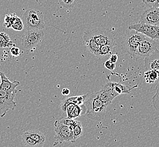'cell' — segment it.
I'll list each match as a JSON object with an SVG mask.
<instances>
[{
    "instance_id": "6da1fadb",
    "label": "cell",
    "mask_w": 159,
    "mask_h": 147,
    "mask_svg": "<svg viewBox=\"0 0 159 147\" xmlns=\"http://www.w3.org/2000/svg\"><path fill=\"white\" fill-rule=\"evenodd\" d=\"M84 105L86 107V116L95 121L103 120L107 105L99 97L97 92L86 95Z\"/></svg>"
},
{
    "instance_id": "7a4b0ae2",
    "label": "cell",
    "mask_w": 159,
    "mask_h": 147,
    "mask_svg": "<svg viewBox=\"0 0 159 147\" xmlns=\"http://www.w3.org/2000/svg\"><path fill=\"white\" fill-rule=\"evenodd\" d=\"M92 38L99 45H108L117 46L115 35L108 28H97L93 30H86L84 32L83 39Z\"/></svg>"
},
{
    "instance_id": "3957f363",
    "label": "cell",
    "mask_w": 159,
    "mask_h": 147,
    "mask_svg": "<svg viewBox=\"0 0 159 147\" xmlns=\"http://www.w3.org/2000/svg\"><path fill=\"white\" fill-rule=\"evenodd\" d=\"M22 21L26 30H43L45 27L43 13L34 9H29L24 12Z\"/></svg>"
},
{
    "instance_id": "277c9868",
    "label": "cell",
    "mask_w": 159,
    "mask_h": 147,
    "mask_svg": "<svg viewBox=\"0 0 159 147\" xmlns=\"http://www.w3.org/2000/svg\"><path fill=\"white\" fill-rule=\"evenodd\" d=\"M44 38L43 30H26L21 36V45L27 50L33 49Z\"/></svg>"
},
{
    "instance_id": "5b68a950",
    "label": "cell",
    "mask_w": 159,
    "mask_h": 147,
    "mask_svg": "<svg viewBox=\"0 0 159 147\" xmlns=\"http://www.w3.org/2000/svg\"><path fill=\"white\" fill-rule=\"evenodd\" d=\"M146 37L140 32L132 30H129L126 32L125 41L126 48L128 52L132 57H135L141 41Z\"/></svg>"
},
{
    "instance_id": "8992f818",
    "label": "cell",
    "mask_w": 159,
    "mask_h": 147,
    "mask_svg": "<svg viewBox=\"0 0 159 147\" xmlns=\"http://www.w3.org/2000/svg\"><path fill=\"white\" fill-rule=\"evenodd\" d=\"M55 143L56 144H61L65 141H70L75 143L73 131L68 127L62 123L60 122L59 120L55 122Z\"/></svg>"
},
{
    "instance_id": "52a82bcc",
    "label": "cell",
    "mask_w": 159,
    "mask_h": 147,
    "mask_svg": "<svg viewBox=\"0 0 159 147\" xmlns=\"http://www.w3.org/2000/svg\"><path fill=\"white\" fill-rule=\"evenodd\" d=\"M128 29L137 31L153 40H159V25H150L139 22L138 23L130 25Z\"/></svg>"
},
{
    "instance_id": "ba28073f",
    "label": "cell",
    "mask_w": 159,
    "mask_h": 147,
    "mask_svg": "<svg viewBox=\"0 0 159 147\" xmlns=\"http://www.w3.org/2000/svg\"><path fill=\"white\" fill-rule=\"evenodd\" d=\"M156 49V41L146 36L141 41L135 53V56L146 58L152 54Z\"/></svg>"
},
{
    "instance_id": "9c48e42d",
    "label": "cell",
    "mask_w": 159,
    "mask_h": 147,
    "mask_svg": "<svg viewBox=\"0 0 159 147\" xmlns=\"http://www.w3.org/2000/svg\"><path fill=\"white\" fill-rule=\"evenodd\" d=\"M139 22L159 26V7H152L144 11L141 14Z\"/></svg>"
},
{
    "instance_id": "30bf717a",
    "label": "cell",
    "mask_w": 159,
    "mask_h": 147,
    "mask_svg": "<svg viewBox=\"0 0 159 147\" xmlns=\"http://www.w3.org/2000/svg\"><path fill=\"white\" fill-rule=\"evenodd\" d=\"M99 97L104 102L107 106L112 102L114 98L119 95L113 91L110 82L107 83L99 91L97 92Z\"/></svg>"
},
{
    "instance_id": "8fae6325",
    "label": "cell",
    "mask_w": 159,
    "mask_h": 147,
    "mask_svg": "<svg viewBox=\"0 0 159 147\" xmlns=\"http://www.w3.org/2000/svg\"><path fill=\"white\" fill-rule=\"evenodd\" d=\"M144 66L146 70L159 71V50L156 49L152 54L144 58Z\"/></svg>"
},
{
    "instance_id": "7c38bea8",
    "label": "cell",
    "mask_w": 159,
    "mask_h": 147,
    "mask_svg": "<svg viewBox=\"0 0 159 147\" xmlns=\"http://www.w3.org/2000/svg\"><path fill=\"white\" fill-rule=\"evenodd\" d=\"M1 83H0V89H2L6 91L12 92L16 90V88L20 85V82L16 80L11 82L3 72L1 71Z\"/></svg>"
},
{
    "instance_id": "4fadbf2b",
    "label": "cell",
    "mask_w": 159,
    "mask_h": 147,
    "mask_svg": "<svg viewBox=\"0 0 159 147\" xmlns=\"http://www.w3.org/2000/svg\"><path fill=\"white\" fill-rule=\"evenodd\" d=\"M16 104L14 100H9L0 97V117L2 118L6 115L7 111L14 110Z\"/></svg>"
},
{
    "instance_id": "5bb4252c",
    "label": "cell",
    "mask_w": 159,
    "mask_h": 147,
    "mask_svg": "<svg viewBox=\"0 0 159 147\" xmlns=\"http://www.w3.org/2000/svg\"><path fill=\"white\" fill-rule=\"evenodd\" d=\"M84 43L89 51L92 53L93 55L98 57L100 45H99L98 43L95 41V40L92 38L84 39Z\"/></svg>"
},
{
    "instance_id": "9a60e30c",
    "label": "cell",
    "mask_w": 159,
    "mask_h": 147,
    "mask_svg": "<svg viewBox=\"0 0 159 147\" xmlns=\"http://www.w3.org/2000/svg\"><path fill=\"white\" fill-rule=\"evenodd\" d=\"M25 132L36 141L40 147H43L46 140V138L41 132L39 130H31Z\"/></svg>"
},
{
    "instance_id": "2e32d148",
    "label": "cell",
    "mask_w": 159,
    "mask_h": 147,
    "mask_svg": "<svg viewBox=\"0 0 159 147\" xmlns=\"http://www.w3.org/2000/svg\"><path fill=\"white\" fill-rule=\"evenodd\" d=\"M111 87L112 88L113 91L116 93L118 95H121L122 93H129L130 91L134 87H137V86L133 87L132 88H130L128 86L123 85L120 83H113L110 82Z\"/></svg>"
},
{
    "instance_id": "e0dca14e",
    "label": "cell",
    "mask_w": 159,
    "mask_h": 147,
    "mask_svg": "<svg viewBox=\"0 0 159 147\" xmlns=\"http://www.w3.org/2000/svg\"><path fill=\"white\" fill-rule=\"evenodd\" d=\"M116 47L117 46L108 45H100L98 58H106L108 55L110 56L115 52Z\"/></svg>"
},
{
    "instance_id": "ac0fdd59",
    "label": "cell",
    "mask_w": 159,
    "mask_h": 147,
    "mask_svg": "<svg viewBox=\"0 0 159 147\" xmlns=\"http://www.w3.org/2000/svg\"><path fill=\"white\" fill-rule=\"evenodd\" d=\"M15 44L10 40L9 36L5 32H0V48H11Z\"/></svg>"
},
{
    "instance_id": "d6986e66",
    "label": "cell",
    "mask_w": 159,
    "mask_h": 147,
    "mask_svg": "<svg viewBox=\"0 0 159 147\" xmlns=\"http://www.w3.org/2000/svg\"><path fill=\"white\" fill-rule=\"evenodd\" d=\"M144 78L148 84H153L158 79V75L156 71L153 70H146L144 73Z\"/></svg>"
},
{
    "instance_id": "ffe728a7",
    "label": "cell",
    "mask_w": 159,
    "mask_h": 147,
    "mask_svg": "<svg viewBox=\"0 0 159 147\" xmlns=\"http://www.w3.org/2000/svg\"><path fill=\"white\" fill-rule=\"evenodd\" d=\"M22 142L25 147H40V145L25 132L22 134Z\"/></svg>"
},
{
    "instance_id": "44dd1931",
    "label": "cell",
    "mask_w": 159,
    "mask_h": 147,
    "mask_svg": "<svg viewBox=\"0 0 159 147\" xmlns=\"http://www.w3.org/2000/svg\"><path fill=\"white\" fill-rule=\"evenodd\" d=\"M11 28L16 31H21L24 28V25L22 21V19L16 16L15 13H14V17L12 19V24Z\"/></svg>"
},
{
    "instance_id": "7402d4cb",
    "label": "cell",
    "mask_w": 159,
    "mask_h": 147,
    "mask_svg": "<svg viewBox=\"0 0 159 147\" xmlns=\"http://www.w3.org/2000/svg\"><path fill=\"white\" fill-rule=\"evenodd\" d=\"M73 134H74V139L75 142L83 135V125H82V123L79 121H77L75 126H74V129H73Z\"/></svg>"
},
{
    "instance_id": "603a6c76",
    "label": "cell",
    "mask_w": 159,
    "mask_h": 147,
    "mask_svg": "<svg viewBox=\"0 0 159 147\" xmlns=\"http://www.w3.org/2000/svg\"><path fill=\"white\" fill-rule=\"evenodd\" d=\"M83 105H76L73 110H72L71 113L70 114V115L68 116V118L70 119H74L84 114V113L83 112V110H84L83 109Z\"/></svg>"
},
{
    "instance_id": "cb8c5ba5",
    "label": "cell",
    "mask_w": 159,
    "mask_h": 147,
    "mask_svg": "<svg viewBox=\"0 0 159 147\" xmlns=\"http://www.w3.org/2000/svg\"><path fill=\"white\" fill-rule=\"evenodd\" d=\"M152 105L154 109L159 113V80L156 86V93L152 97Z\"/></svg>"
},
{
    "instance_id": "d4e9b609",
    "label": "cell",
    "mask_w": 159,
    "mask_h": 147,
    "mask_svg": "<svg viewBox=\"0 0 159 147\" xmlns=\"http://www.w3.org/2000/svg\"><path fill=\"white\" fill-rule=\"evenodd\" d=\"M86 97V95L74 96V97L66 98V99L68 101L73 102L75 104L77 105H83L84 104Z\"/></svg>"
},
{
    "instance_id": "484cf974",
    "label": "cell",
    "mask_w": 159,
    "mask_h": 147,
    "mask_svg": "<svg viewBox=\"0 0 159 147\" xmlns=\"http://www.w3.org/2000/svg\"><path fill=\"white\" fill-rule=\"evenodd\" d=\"M58 120L60 122L62 123L64 125L68 126L72 131H73L74 126H75V125L76 124L77 122L76 121L74 120V119H70L68 117H63Z\"/></svg>"
},
{
    "instance_id": "4316f807",
    "label": "cell",
    "mask_w": 159,
    "mask_h": 147,
    "mask_svg": "<svg viewBox=\"0 0 159 147\" xmlns=\"http://www.w3.org/2000/svg\"><path fill=\"white\" fill-rule=\"evenodd\" d=\"M76 2V0H58V2L61 6L65 8H70L74 7Z\"/></svg>"
},
{
    "instance_id": "83f0119b",
    "label": "cell",
    "mask_w": 159,
    "mask_h": 147,
    "mask_svg": "<svg viewBox=\"0 0 159 147\" xmlns=\"http://www.w3.org/2000/svg\"><path fill=\"white\" fill-rule=\"evenodd\" d=\"M13 17H14V14H8L5 15L3 24L5 27H6L7 28H11Z\"/></svg>"
},
{
    "instance_id": "f1b7e54d",
    "label": "cell",
    "mask_w": 159,
    "mask_h": 147,
    "mask_svg": "<svg viewBox=\"0 0 159 147\" xmlns=\"http://www.w3.org/2000/svg\"><path fill=\"white\" fill-rule=\"evenodd\" d=\"M104 66L108 70H114L116 68V64L113 63L112 61H111L110 59H108L104 63Z\"/></svg>"
},
{
    "instance_id": "f546056e",
    "label": "cell",
    "mask_w": 159,
    "mask_h": 147,
    "mask_svg": "<svg viewBox=\"0 0 159 147\" xmlns=\"http://www.w3.org/2000/svg\"><path fill=\"white\" fill-rule=\"evenodd\" d=\"M10 53H11V55L14 57H19L20 55V50L18 47H16L15 46H12L10 48Z\"/></svg>"
},
{
    "instance_id": "4dcf8cb0",
    "label": "cell",
    "mask_w": 159,
    "mask_h": 147,
    "mask_svg": "<svg viewBox=\"0 0 159 147\" xmlns=\"http://www.w3.org/2000/svg\"><path fill=\"white\" fill-rule=\"evenodd\" d=\"M157 0H142L144 5L148 7H152L156 3Z\"/></svg>"
},
{
    "instance_id": "1f68e13d",
    "label": "cell",
    "mask_w": 159,
    "mask_h": 147,
    "mask_svg": "<svg viewBox=\"0 0 159 147\" xmlns=\"http://www.w3.org/2000/svg\"><path fill=\"white\" fill-rule=\"evenodd\" d=\"M109 59L113 63H116L117 60H118V56L116 55L115 54H112L110 56V58Z\"/></svg>"
},
{
    "instance_id": "d6a6232c",
    "label": "cell",
    "mask_w": 159,
    "mask_h": 147,
    "mask_svg": "<svg viewBox=\"0 0 159 147\" xmlns=\"http://www.w3.org/2000/svg\"><path fill=\"white\" fill-rule=\"evenodd\" d=\"M61 93L62 95L64 96H67V95H70V89L68 88H63L61 91Z\"/></svg>"
},
{
    "instance_id": "836d02e7",
    "label": "cell",
    "mask_w": 159,
    "mask_h": 147,
    "mask_svg": "<svg viewBox=\"0 0 159 147\" xmlns=\"http://www.w3.org/2000/svg\"><path fill=\"white\" fill-rule=\"evenodd\" d=\"M153 7H159V0H157L156 1V3L154 5V6Z\"/></svg>"
},
{
    "instance_id": "e575fe53",
    "label": "cell",
    "mask_w": 159,
    "mask_h": 147,
    "mask_svg": "<svg viewBox=\"0 0 159 147\" xmlns=\"http://www.w3.org/2000/svg\"><path fill=\"white\" fill-rule=\"evenodd\" d=\"M1 15H0V27H1Z\"/></svg>"
},
{
    "instance_id": "d590c367",
    "label": "cell",
    "mask_w": 159,
    "mask_h": 147,
    "mask_svg": "<svg viewBox=\"0 0 159 147\" xmlns=\"http://www.w3.org/2000/svg\"><path fill=\"white\" fill-rule=\"evenodd\" d=\"M1 71L0 70V73H1ZM0 83H1V76H0Z\"/></svg>"
},
{
    "instance_id": "8d00e7d4",
    "label": "cell",
    "mask_w": 159,
    "mask_h": 147,
    "mask_svg": "<svg viewBox=\"0 0 159 147\" xmlns=\"http://www.w3.org/2000/svg\"><path fill=\"white\" fill-rule=\"evenodd\" d=\"M76 1H79V0H76Z\"/></svg>"
},
{
    "instance_id": "74e56055",
    "label": "cell",
    "mask_w": 159,
    "mask_h": 147,
    "mask_svg": "<svg viewBox=\"0 0 159 147\" xmlns=\"http://www.w3.org/2000/svg\"></svg>"
}]
</instances>
